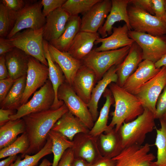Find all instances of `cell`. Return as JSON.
I'll return each mask as SVG.
<instances>
[{"mask_svg":"<svg viewBox=\"0 0 166 166\" xmlns=\"http://www.w3.org/2000/svg\"><path fill=\"white\" fill-rule=\"evenodd\" d=\"M48 79V66L30 56L26 89L22 100L21 105L26 103L32 94L38 88L42 86Z\"/></svg>","mask_w":166,"mask_h":166,"instance_id":"cell-13","label":"cell"},{"mask_svg":"<svg viewBox=\"0 0 166 166\" xmlns=\"http://www.w3.org/2000/svg\"><path fill=\"white\" fill-rule=\"evenodd\" d=\"M30 56L15 47L5 54L6 64L9 77L16 80L26 75Z\"/></svg>","mask_w":166,"mask_h":166,"instance_id":"cell-24","label":"cell"},{"mask_svg":"<svg viewBox=\"0 0 166 166\" xmlns=\"http://www.w3.org/2000/svg\"><path fill=\"white\" fill-rule=\"evenodd\" d=\"M104 95L106 98L105 102L100 111L97 120L89 132L90 134L96 137H97L109 129L107 125L109 114L110 106L113 102L114 99L110 89H106Z\"/></svg>","mask_w":166,"mask_h":166,"instance_id":"cell-32","label":"cell"},{"mask_svg":"<svg viewBox=\"0 0 166 166\" xmlns=\"http://www.w3.org/2000/svg\"><path fill=\"white\" fill-rule=\"evenodd\" d=\"M9 77V74L6 64L5 55L0 56V80Z\"/></svg>","mask_w":166,"mask_h":166,"instance_id":"cell-49","label":"cell"},{"mask_svg":"<svg viewBox=\"0 0 166 166\" xmlns=\"http://www.w3.org/2000/svg\"><path fill=\"white\" fill-rule=\"evenodd\" d=\"M155 119L154 114L144 109L143 113L135 120L123 123L118 131L123 148L134 144L142 145L147 134L155 128Z\"/></svg>","mask_w":166,"mask_h":166,"instance_id":"cell-3","label":"cell"},{"mask_svg":"<svg viewBox=\"0 0 166 166\" xmlns=\"http://www.w3.org/2000/svg\"><path fill=\"white\" fill-rule=\"evenodd\" d=\"M52 141L48 136L45 145L38 152L32 156L26 154L22 160L21 156L18 157L10 166H36L43 157L52 153Z\"/></svg>","mask_w":166,"mask_h":166,"instance_id":"cell-36","label":"cell"},{"mask_svg":"<svg viewBox=\"0 0 166 166\" xmlns=\"http://www.w3.org/2000/svg\"><path fill=\"white\" fill-rule=\"evenodd\" d=\"M115 102L114 111L111 113L112 119L109 129L114 128L118 132L123 123L131 121L141 114L144 108L140 100L135 95L125 90L117 83L109 85Z\"/></svg>","mask_w":166,"mask_h":166,"instance_id":"cell-2","label":"cell"},{"mask_svg":"<svg viewBox=\"0 0 166 166\" xmlns=\"http://www.w3.org/2000/svg\"><path fill=\"white\" fill-rule=\"evenodd\" d=\"M26 75L16 80L4 100L0 102V109L17 110L21 106L26 87Z\"/></svg>","mask_w":166,"mask_h":166,"instance_id":"cell-30","label":"cell"},{"mask_svg":"<svg viewBox=\"0 0 166 166\" xmlns=\"http://www.w3.org/2000/svg\"><path fill=\"white\" fill-rule=\"evenodd\" d=\"M81 21L79 15L70 16L61 36L56 40L49 43L59 51L67 52L73 40L80 31Z\"/></svg>","mask_w":166,"mask_h":166,"instance_id":"cell-29","label":"cell"},{"mask_svg":"<svg viewBox=\"0 0 166 166\" xmlns=\"http://www.w3.org/2000/svg\"><path fill=\"white\" fill-rule=\"evenodd\" d=\"M129 3L137 6L150 14L154 15L152 0H130Z\"/></svg>","mask_w":166,"mask_h":166,"instance_id":"cell-44","label":"cell"},{"mask_svg":"<svg viewBox=\"0 0 166 166\" xmlns=\"http://www.w3.org/2000/svg\"><path fill=\"white\" fill-rule=\"evenodd\" d=\"M59 100L63 101L69 111L78 118L90 130L94 123L87 105L75 93L65 80L59 88L57 94Z\"/></svg>","mask_w":166,"mask_h":166,"instance_id":"cell-8","label":"cell"},{"mask_svg":"<svg viewBox=\"0 0 166 166\" xmlns=\"http://www.w3.org/2000/svg\"><path fill=\"white\" fill-rule=\"evenodd\" d=\"M166 113V85L157 100L156 111L154 115L155 119L162 118Z\"/></svg>","mask_w":166,"mask_h":166,"instance_id":"cell-40","label":"cell"},{"mask_svg":"<svg viewBox=\"0 0 166 166\" xmlns=\"http://www.w3.org/2000/svg\"><path fill=\"white\" fill-rule=\"evenodd\" d=\"M112 7L110 0H100L94 5L81 18L80 31L97 33L104 23Z\"/></svg>","mask_w":166,"mask_h":166,"instance_id":"cell-15","label":"cell"},{"mask_svg":"<svg viewBox=\"0 0 166 166\" xmlns=\"http://www.w3.org/2000/svg\"><path fill=\"white\" fill-rule=\"evenodd\" d=\"M165 8H166V0H165Z\"/></svg>","mask_w":166,"mask_h":166,"instance_id":"cell-56","label":"cell"},{"mask_svg":"<svg viewBox=\"0 0 166 166\" xmlns=\"http://www.w3.org/2000/svg\"><path fill=\"white\" fill-rule=\"evenodd\" d=\"M66 0H42L41 2L43 6L42 13L46 17L50 13L61 7Z\"/></svg>","mask_w":166,"mask_h":166,"instance_id":"cell-39","label":"cell"},{"mask_svg":"<svg viewBox=\"0 0 166 166\" xmlns=\"http://www.w3.org/2000/svg\"><path fill=\"white\" fill-rule=\"evenodd\" d=\"M100 0H66L61 8L70 16L84 14Z\"/></svg>","mask_w":166,"mask_h":166,"instance_id":"cell-38","label":"cell"},{"mask_svg":"<svg viewBox=\"0 0 166 166\" xmlns=\"http://www.w3.org/2000/svg\"><path fill=\"white\" fill-rule=\"evenodd\" d=\"M15 81L9 77L0 80V102L5 98Z\"/></svg>","mask_w":166,"mask_h":166,"instance_id":"cell-42","label":"cell"},{"mask_svg":"<svg viewBox=\"0 0 166 166\" xmlns=\"http://www.w3.org/2000/svg\"><path fill=\"white\" fill-rule=\"evenodd\" d=\"M68 111L64 103L58 109L51 108L31 113L22 118L25 123L26 132L30 141L29 147L25 155L36 153L44 147L49 132L58 120Z\"/></svg>","mask_w":166,"mask_h":166,"instance_id":"cell-1","label":"cell"},{"mask_svg":"<svg viewBox=\"0 0 166 166\" xmlns=\"http://www.w3.org/2000/svg\"><path fill=\"white\" fill-rule=\"evenodd\" d=\"M100 35L98 32L80 31L67 52L75 58L81 61L92 51L95 42L100 38Z\"/></svg>","mask_w":166,"mask_h":166,"instance_id":"cell-26","label":"cell"},{"mask_svg":"<svg viewBox=\"0 0 166 166\" xmlns=\"http://www.w3.org/2000/svg\"><path fill=\"white\" fill-rule=\"evenodd\" d=\"M111 1L110 11L104 24L98 31L101 38H106L112 34L113 26L117 22L124 21L129 30H131L127 12L130 0H111Z\"/></svg>","mask_w":166,"mask_h":166,"instance_id":"cell-20","label":"cell"},{"mask_svg":"<svg viewBox=\"0 0 166 166\" xmlns=\"http://www.w3.org/2000/svg\"><path fill=\"white\" fill-rule=\"evenodd\" d=\"M150 166H158L155 162H152L150 164Z\"/></svg>","mask_w":166,"mask_h":166,"instance_id":"cell-54","label":"cell"},{"mask_svg":"<svg viewBox=\"0 0 166 166\" xmlns=\"http://www.w3.org/2000/svg\"><path fill=\"white\" fill-rule=\"evenodd\" d=\"M55 92L49 79L34 93L31 99L18 108L16 114L10 116V120L22 118L28 114L51 108L55 100Z\"/></svg>","mask_w":166,"mask_h":166,"instance_id":"cell-9","label":"cell"},{"mask_svg":"<svg viewBox=\"0 0 166 166\" xmlns=\"http://www.w3.org/2000/svg\"><path fill=\"white\" fill-rule=\"evenodd\" d=\"M30 146V141L26 133L22 134L13 143L0 150V158L21 153V157L24 156Z\"/></svg>","mask_w":166,"mask_h":166,"instance_id":"cell-35","label":"cell"},{"mask_svg":"<svg viewBox=\"0 0 166 166\" xmlns=\"http://www.w3.org/2000/svg\"><path fill=\"white\" fill-rule=\"evenodd\" d=\"M162 118L166 120V113H165V114L164 115Z\"/></svg>","mask_w":166,"mask_h":166,"instance_id":"cell-55","label":"cell"},{"mask_svg":"<svg viewBox=\"0 0 166 166\" xmlns=\"http://www.w3.org/2000/svg\"><path fill=\"white\" fill-rule=\"evenodd\" d=\"M128 35L141 48L143 60L155 63L166 54V35L154 36L132 30Z\"/></svg>","mask_w":166,"mask_h":166,"instance_id":"cell-10","label":"cell"},{"mask_svg":"<svg viewBox=\"0 0 166 166\" xmlns=\"http://www.w3.org/2000/svg\"><path fill=\"white\" fill-rule=\"evenodd\" d=\"M48 42L45 40L43 41V48L45 58L48 64L49 79L52 85L55 94V98L51 109H56L62 105L63 101L59 100L57 94L59 87L65 80L64 73L58 65L52 59L48 48Z\"/></svg>","mask_w":166,"mask_h":166,"instance_id":"cell-28","label":"cell"},{"mask_svg":"<svg viewBox=\"0 0 166 166\" xmlns=\"http://www.w3.org/2000/svg\"><path fill=\"white\" fill-rule=\"evenodd\" d=\"M97 144L101 155L111 159L119 155L123 149L120 136L114 128L98 136Z\"/></svg>","mask_w":166,"mask_h":166,"instance_id":"cell-27","label":"cell"},{"mask_svg":"<svg viewBox=\"0 0 166 166\" xmlns=\"http://www.w3.org/2000/svg\"><path fill=\"white\" fill-rule=\"evenodd\" d=\"M130 4L128 6L127 12L131 30L154 36L166 35V22Z\"/></svg>","mask_w":166,"mask_h":166,"instance_id":"cell-5","label":"cell"},{"mask_svg":"<svg viewBox=\"0 0 166 166\" xmlns=\"http://www.w3.org/2000/svg\"><path fill=\"white\" fill-rule=\"evenodd\" d=\"M15 110L0 109V127L10 121V116L16 114Z\"/></svg>","mask_w":166,"mask_h":166,"instance_id":"cell-46","label":"cell"},{"mask_svg":"<svg viewBox=\"0 0 166 166\" xmlns=\"http://www.w3.org/2000/svg\"><path fill=\"white\" fill-rule=\"evenodd\" d=\"M18 12L11 10L0 4V37H6L13 28Z\"/></svg>","mask_w":166,"mask_h":166,"instance_id":"cell-37","label":"cell"},{"mask_svg":"<svg viewBox=\"0 0 166 166\" xmlns=\"http://www.w3.org/2000/svg\"><path fill=\"white\" fill-rule=\"evenodd\" d=\"M161 128H156V137L155 145L157 148V160L158 166H166V120L159 119Z\"/></svg>","mask_w":166,"mask_h":166,"instance_id":"cell-34","label":"cell"},{"mask_svg":"<svg viewBox=\"0 0 166 166\" xmlns=\"http://www.w3.org/2000/svg\"><path fill=\"white\" fill-rule=\"evenodd\" d=\"M48 136L52 142V152L53 159L52 166H57L65 151L72 148L73 142L61 133L51 130L48 133Z\"/></svg>","mask_w":166,"mask_h":166,"instance_id":"cell-33","label":"cell"},{"mask_svg":"<svg viewBox=\"0 0 166 166\" xmlns=\"http://www.w3.org/2000/svg\"><path fill=\"white\" fill-rule=\"evenodd\" d=\"M115 161L113 159L101 156L91 166H115Z\"/></svg>","mask_w":166,"mask_h":166,"instance_id":"cell-48","label":"cell"},{"mask_svg":"<svg viewBox=\"0 0 166 166\" xmlns=\"http://www.w3.org/2000/svg\"><path fill=\"white\" fill-rule=\"evenodd\" d=\"M48 48L52 59L60 66L65 81L72 86L75 75L82 65L81 61L75 58L68 52L59 51L48 42Z\"/></svg>","mask_w":166,"mask_h":166,"instance_id":"cell-21","label":"cell"},{"mask_svg":"<svg viewBox=\"0 0 166 166\" xmlns=\"http://www.w3.org/2000/svg\"><path fill=\"white\" fill-rule=\"evenodd\" d=\"M51 130L61 133L71 141L73 140L77 134L88 133L90 131L84 123L69 111L58 120Z\"/></svg>","mask_w":166,"mask_h":166,"instance_id":"cell-25","label":"cell"},{"mask_svg":"<svg viewBox=\"0 0 166 166\" xmlns=\"http://www.w3.org/2000/svg\"><path fill=\"white\" fill-rule=\"evenodd\" d=\"M154 15L166 22V8L165 0H152Z\"/></svg>","mask_w":166,"mask_h":166,"instance_id":"cell-41","label":"cell"},{"mask_svg":"<svg viewBox=\"0 0 166 166\" xmlns=\"http://www.w3.org/2000/svg\"><path fill=\"white\" fill-rule=\"evenodd\" d=\"M130 47L128 46L116 50L100 52L93 49L81 61L82 64L95 72L97 82L111 67L119 65L123 61Z\"/></svg>","mask_w":166,"mask_h":166,"instance_id":"cell-4","label":"cell"},{"mask_svg":"<svg viewBox=\"0 0 166 166\" xmlns=\"http://www.w3.org/2000/svg\"><path fill=\"white\" fill-rule=\"evenodd\" d=\"M52 163L46 159H44L39 166H52Z\"/></svg>","mask_w":166,"mask_h":166,"instance_id":"cell-53","label":"cell"},{"mask_svg":"<svg viewBox=\"0 0 166 166\" xmlns=\"http://www.w3.org/2000/svg\"><path fill=\"white\" fill-rule=\"evenodd\" d=\"M73 141L72 148L74 157L83 159L91 164L102 156L98 146L97 137L89 132L77 134Z\"/></svg>","mask_w":166,"mask_h":166,"instance_id":"cell-14","label":"cell"},{"mask_svg":"<svg viewBox=\"0 0 166 166\" xmlns=\"http://www.w3.org/2000/svg\"><path fill=\"white\" fill-rule=\"evenodd\" d=\"M26 132V126L22 118L10 120L0 127V149L10 145L19 134Z\"/></svg>","mask_w":166,"mask_h":166,"instance_id":"cell-31","label":"cell"},{"mask_svg":"<svg viewBox=\"0 0 166 166\" xmlns=\"http://www.w3.org/2000/svg\"><path fill=\"white\" fill-rule=\"evenodd\" d=\"M143 60L142 50L135 42L131 46L129 51L123 61L118 65L117 84L123 87L127 79L136 70Z\"/></svg>","mask_w":166,"mask_h":166,"instance_id":"cell-22","label":"cell"},{"mask_svg":"<svg viewBox=\"0 0 166 166\" xmlns=\"http://www.w3.org/2000/svg\"><path fill=\"white\" fill-rule=\"evenodd\" d=\"M155 65L156 67L158 69H160L163 66H166V54L156 62Z\"/></svg>","mask_w":166,"mask_h":166,"instance_id":"cell-52","label":"cell"},{"mask_svg":"<svg viewBox=\"0 0 166 166\" xmlns=\"http://www.w3.org/2000/svg\"><path fill=\"white\" fill-rule=\"evenodd\" d=\"M97 82L95 72L82 64L75 75L72 86L76 94L88 105L93 89Z\"/></svg>","mask_w":166,"mask_h":166,"instance_id":"cell-17","label":"cell"},{"mask_svg":"<svg viewBox=\"0 0 166 166\" xmlns=\"http://www.w3.org/2000/svg\"><path fill=\"white\" fill-rule=\"evenodd\" d=\"M117 67L118 65H114L111 67L102 78L97 82V84L93 89L90 100L87 105L94 122L97 120L99 115L98 103L102 95L110 83H117Z\"/></svg>","mask_w":166,"mask_h":166,"instance_id":"cell-23","label":"cell"},{"mask_svg":"<svg viewBox=\"0 0 166 166\" xmlns=\"http://www.w3.org/2000/svg\"><path fill=\"white\" fill-rule=\"evenodd\" d=\"M41 1H27L25 6L17 13L14 26L6 37L10 39L20 31L31 29L37 30L43 28L46 17L43 14Z\"/></svg>","mask_w":166,"mask_h":166,"instance_id":"cell-7","label":"cell"},{"mask_svg":"<svg viewBox=\"0 0 166 166\" xmlns=\"http://www.w3.org/2000/svg\"><path fill=\"white\" fill-rule=\"evenodd\" d=\"M74 157L72 148L67 149L63 154L57 166H71Z\"/></svg>","mask_w":166,"mask_h":166,"instance_id":"cell-45","label":"cell"},{"mask_svg":"<svg viewBox=\"0 0 166 166\" xmlns=\"http://www.w3.org/2000/svg\"><path fill=\"white\" fill-rule=\"evenodd\" d=\"M91 164L80 158L74 157L71 166H91Z\"/></svg>","mask_w":166,"mask_h":166,"instance_id":"cell-50","label":"cell"},{"mask_svg":"<svg viewBox=\"0 0 166 166\" xmlns=\"http://www.w3.org/2000/svg\"><path fill=\"white\" fill-rule=\"evenodd\" d=\"M14 47L7 38H0V56L5 55L11 51Z\"/></svg>","mask_w":166,"mask_h":166,"instance_id":"cell-47","label":"cell"},{"mask_svg":"<svg viewBox=\"0 0 166 166\" xmlns=\"http://www.w3.org/2000/svg\"><path fill=\"white\" fill-rule=\"evenodd\" d=\"M43 27L39 30L26 29L19 32L10 39V43L48 66L43 48Z\"/></svg>","mask_w":166,"mask_h":166,"instance_id":"cell-6","label":"cell"},{"mask_svg":"<svg viewBox=\"0 0 166 166\" xmlns=\"http://www.w3.org/2000/svg\"><path fill=\"white\" fill-rule=\"evenodd\" d=\"M160 69L156 68L152 61L143 60L135 72L127 79L122 87L135 95L140 88L154 77Z\"/></svg>","mask_w":166,"mask_h":166,"instance_id":"cell-16","label":"cell"},{"mask_svg":"<svg viewBox=\"0 0 166 166\" xmlns=\"http://www.w3.org/2000/svg\"><path fill=\"white\" fill-rule=\"evenodd\" d=\"M27 1L23 0H2L1 3L9 9L18 12L25 6Z\"/></svg>","mask_w":166,"mask_h":166,"instance_id":"cell-43","label":"cell"},{"mask_svg":"<svg viewBox=\"0 0 166 166\" xmlns=\"http://www.w3.org/2000/svg\"><path fill=\"white\" fill-rule=\"evenodd\" d=\"M70 17L61 7L56 9L46 17L43 27L44 40L49 42L58 39L64 31Z\"/></svg>","mask_w":166,"mask_h":166,"instance_id":"cell-18","label":"cell"},{"mask_svg":"<svg viewBox=\"0 0 166 166\" xmlns=\"http://www.w3.org/2000/svg\"><path fill=\"white\" fill-rule=\"evenodd\" d=\"M151 145L134 144L123 148L117 156L112 158L116 162L115 166H150L155 159L150 152Z\"/></svg>","mask_w":166,"mask_h":166,"instance_id":"cell-12","label":"cell"},{"mask_svg":"<svg viewBox=\"0 0 166 166\" xmlns=\"http://www.w3.org/2000/svg\"><path fill=\"white\" fill-rule=\"evenodd\" d=\"M17 156L14 155L8 156L5 159L1 160L0 162V166H10L16 160Z\"/></svg>","mask_w":166,"mask_h":166,"instance_id":"cell-51","label":"cell"},{"mask_svg":"<svg viewBox=\"0 0 166 166\" xmlns=\"http://www.w3.org/2000/svg\"><path fill=\"white\" fill-rule=\"evenodd\" d=\"M166 85V66H164L154 77L143 85L135 95L144 108L149 110L154 115L157 100Z\"/></svg>","mask_w":166,"mask_h":166,"instance_id":"cell-11","label":"cell"},{"mask_svg":"<svg viewBox=\"0 0 166 166\" xmlns=\"http://www.w3.org/2000/svg\"><path fill=\"white\" fill-rule=\"evenodd\" d=\"M129 30L126 24L122 26L113 27L112 33L109 36L99 38L95 41L94 44L100 43L101 44L93 49L100 52L116 50L128 46H131L135 42L128 36Z\"/></svg>","mask_w":166,"mask_h":166,"instance_id":"cell-19","label":"cell"}]
</instances>
